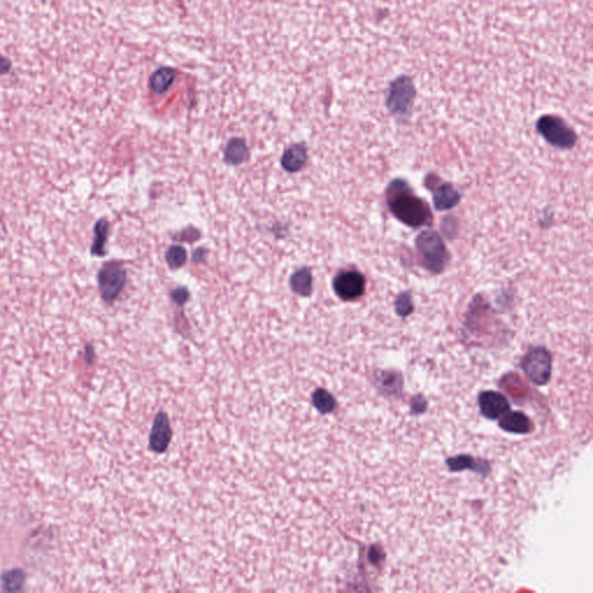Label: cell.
<instances>
[{"label":"cell","mask_w":593,"mask_h":593,"mask_svg":"<svg viewBox=\"0 0 593 593\" xmlns=\"http://www.w3.org/2000/svg\"><path fill=\"white\" fill-rule=\"evenodd\" d=\"M387 199L389 210L401 223L410 227L426 226L431 223L429 205L415 195L404 181H394L389 187Z\"/></svg>","instance_id":"6da1fadb"},{"label":"cell","mask_w":593,"mask_h":593,"mask_svg":"<svg viewBox=\"0 0 593 593\" xmlns=\"http://www.w3.org/2000/svg\"><path fill=\"white\" fill-rule=\"evenodd\" d=\"M416 247L428 271L435 273L444 271L450 254L441 236L434 231H424L417 236Z\"/></svg>","instance_id":"7a4b0ae2"},{"label":"cell","mask_w":593,"mask_h":593,"mask_svg":"<svg viewBox=\"0 0 593 593\" xmlns=\"http://www.w3.org/2000/svg\"><path fill=\"white\" fill-rule=\"evenodd\" d=\"M537 131L548 143L560 149H570L576 143L574 130L557 116H542L537 122Z\"/></svg>","instance_id":"3957f363"},{"label":"cell","mask_w":593,"mask_h":593,"mask_svg":"<svg viewBox=\"0 0 593 593\" xmlns=\"http://www.w3.org/2000/svg\"><path fill=\"white\" fill-rule=\"evenodd\" d=\"M523 369L528 379L535 385L542 386L552 376V357L545 348L532 349L523 360Z\"/></svg>","instance_id":"277c9868"},{"label":"cell","mask_w":593,"mask_h":593,"mask_svg":"<svg viewBox=\"0 0 593 593\" xmlns=\"http://www.w3.org/2000/svg\"><path fill=\"white\" fill-rule=\"evenodd\" d=\"M125 271L121 264L107 263L98 275L100 293L105 302L112 304L125 286Z\"/></svg>","instance_id":"5b68a950"},{"label":"cell","mask_w":593,"mask_h":593,"mask_svg":"<svg viewBox=\"0 0 593 593\" xmlns=\"http://www.w3.org/2000/svg\"><path fill=\"white\" fill-rule=\"evenodd\" d=\"M415 88L407 78H401L392 84L387 97V107L392 114L407 116L415 100Z\"/></svg>","instance_id":"8992f818"},{"label":"cell","mask_w":593,"mask_h":593,"mask_svg":"<svg viewBox=\"0 0 593 593\" xmlns=\"http://www.w3.org/2000/svg\"><path fill=\"white\" fill-rule=\"evenodd\" d=\"M334 290L343 300H354L365 291V278L358 271H345L334 280Z\"/></svg>","instance_id":"52a82bcc"},{"label":"cell","mask_w":593,"mask_h":593,"mask_svg":"<svg viewBox=\"0 0 593 593\" xmlns=\"http://www.w3.org/2000/svg\"><path fill=\"white\" fill-rule=\"evenodd\" d=\"M478 406L482 415L489 419H500L510 410L505 397L494 391L482 392L478 397Z\"/></svg>","instance_id":"ba28073f"},{"label":"cell","mask_w":593,"mask_h":593,"mask_svg":"<svg viewBox=\"0 0 593 593\" xmlns=\"http://www.w3.org/2000/svg\"><path fill=\"white\" fill-rule=\"evenodd\" d=\"M172 430L169 421L165 414H159L153 423L152 434L149 438V444L153 451L162 453L171 443Z\"/></svg>","instance_id":"9c48e42d"},{"label":"cell","mask_w":593,"mask_h":593,"mask_svg":"<svg viewBox=\"0 0 593 593\" xmlns=\"http://www.w3.org/2000/svg\"><path fill=\"white\" fill-rule=\"evenodd\" d=\"M500 426L504 431L517 434V435H525L532 431L533 424L531 419L526 416L522 411H508L504 414L500 421Z\"/></svg>","instance_id":"30bf717a"},{"label":"cell","mask_w":593,"mask_h":593,"mask_svg":"<svg viewBox=\"0 0 593 593\" xmlns=\"http://www.w3.org/2000/svg\"><path fill=\"white\" fill-rule=\"evenodd\" d=\"M432 195H434V203H435L436 209L439 211L454 208L461 199V196L457 190L454 189V187L448 184L438 186L437 188L432 190Z\"/></svg>","instance_id":"8fae6325"},{"label":"cell","mask_w":593,"mask_h":593,"mask_svg":"<svg viewBox=\"0 0 593 593\" xmlns=\"http://www.w3.org/2000/svg\"><path fill=\"white\" fill-rule=\"evenodd\" d=\"M306 160H308L306 149L303 145L295 144L286 149L282 158V165L286 171L298 172L304 167Z\"/></svg>","instance_id":"7c38bea8"},{"label":"cell","mask_w":593,"mask_h":593,"mask_svg":"<svg viewBox=\"0 0 593 593\" xmlns=\"http://www.w3.org/2000/svg\"><path fill=\"white\" fill-rule=\"evenodd\" d=\"M175 78H177V72L173 68H159L158 71L154 72L151 77V81H149L151 88L156 93H165L166 90L174 83Z\"/></svg>","instance_id":"4fadbf2b"},{"label":"cell","mask_w":593,"mask_h":593,"mask_svg":"<svg viewBox=\"0 0 593 593\" xmlns=\"http://www.w3.org/2000/svg\"><path fill=\"white\" fill-rule=\"evenodd\" d=\"M247 156H248V149L243 140L234 138L231 140L225 151V159L229 164H232V165L241 164L245 162Z\"/></svg>","instance_id":"5bb4252c"},{"label":"cell","mask_w":593,"mask_h":593,"mask_svg":"<svg viewBox=\"0 0 593 593\" xmlns=\"http://www.w3.org/2000/svg\"><path fill=\"white\" fill-rule=\"evenodd\" d=\"M291 288L295 293L308 295L312 291V275L308 268L300 269L291 277Z\"/></svg>","instance_id":"9a60e30c"},{"label":"cell","mask_w":593,"mask_h":593,"mask_svg":"<svg viewBox=\"0 0 593 593\" xmlns=\"http://www.w3.org/2000/svg\"><path fill=\"white\" fill-rule=\"evenodd\" d=\"M109 225L105 219L100 221L95 229H94V233H95V240H94L93 245H92V254L95 256H103L105 255V243L107 241V236H108Z\"/></svg>","instance_id":"2e32d148"},{"label":"cell","mask_w":593,"mask_h":593,"mask_svg":"<svg viewBox=\"0 0 593 593\" xmlns=\"http://www.w3.org/2000/svg\"><path fill=\"white\" fill-rule=\"evenodd\" d=\"M313 404L319 411L327 414L334 410L336 404L330 392H327L326 389H318L313 395Z\"/></svg>","instance_id":"e0dca14e"},{"label":"cell","mask_w":593,"mask_h":593,"mask_svg":"<svg viewBox=\"0 0 593 593\" xmlns=\"http://www.w3.org/2000/svg\"><path fill=\"white\" fill-rule=\"evenodd\" d=\"M166 260L173 269L182 267L186 263L187 253L184 247L173 246L166 253Z\"/></svg>","instance_id":"ac0fdd59"},{"label":"cell","mask_w":593,"mask_h":593,"mask_svg":"<svg viewBox=\"0 0 593 593\" xmlns=\"http://www.w3.org/2000/svg\"><path fill=\"white\" fill-rule=\"evenodd\" d=\"M395 308H397V312L401 317H407L413 312L414 305L409 292H404V293L398 295L397 302H395Z\"/></svg>","instance_id":"d6986e66"},{"label":"cell","mask_w":593,"mask_h":593,"mask_svg":"<svg viewBox=\"0 0 593 593\" xmlns=\"http://www.w3.org/2000/svg\"><path fill=\"white\" fill-rule=\"evenodd\" d=\"M474 463V460L472 458L461 456V457L451 459L448 461V466H450L451 471L459 472V471H463V469L473 468V466H474V463Z\"/></svg>","instance_id":"ffe728a7"},{"label":"cell","mask_w":593,"mask_h":593,"mask_svg":"<svg viewBox=\"0 0 593 593\" xmlns=\"http://www.w3.org/2000/svg\"><path fill=\"white\" fill-rule=\"evenodd\" d=\"M11 70L10 59L0 56V75H6Z\"/></svg>","instance_id":"44dd1931"},{"label":"cell","mask_w":593,"mask_h":593,"mask_svg":"<svg viewBox=\"0 0 593 593\" xmlns=\"http://www.w3.org/2000/svg\"><path fill=\"white\" fill-rule=\"evenodd\" d=\"M173 297L177 303H184L188 299V292L184 289H177L173 293Z\"/></svg>","instance_id":"7402d4cb"}]
</instances>
